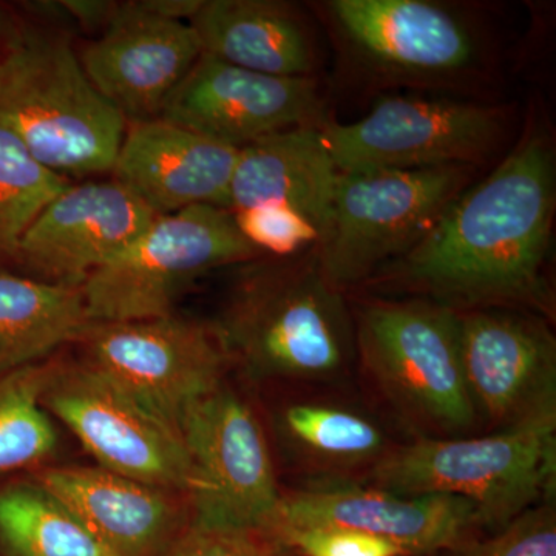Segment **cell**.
<instances>
[{
  "instance_id": "9a60e30c",
  "label": "cell",
  "mask_w": 556,
  "mask_h": 556,
  "mask_svg": "<svg viewBox=\"0 0 556 556\" xmlns=\"http://www.w3.org/2000/svg\"><path fill=\"white\" fill-rule=\"evenodd\" d=\"M316 527L367 533L407 556H433L485 533L477 508L463 497L399 495L369 485L281 490L266 532Z\"/></svg>"
},
{
  "instance_id": "2e32d148",
  "label": "cell",
  "mask_w": 556,
  "mask_h": 556,
  "mask_svg": "<svg viewBox=\"0 0 556 556\" xmlns=\"http://www.w3.org/2000/svg\"><path fill=\"white\" fill-rule=\"evenodd\" d=\"M332 25L362 65L390 79L441 83L477 61V39L452 10L427 0H334Z\"/></svg>"
},
{
  "instance_id": "9c48e42d",
  "label": "cell",
  "mask_w": 556,
  "mask_h": 556,
  "mask_svg": "<svg viewBox=\"0 0 556 556\" xmlns=\"http://www.w3.org/2000/svg\"><path fill=\"white\" fill-rule=\"evenodd\" d=\"M78 343L83 364L177 430L186 413L217 390L233 368L214 324L175 313L148 320L94 321Z\"/></svg>"
},
{
  "instance_id": "277c9868",
  "label": "cell",
  "mask_w": 556,
  "mask_h": 556,
  "mask_svg": "<svg viewBox=\"0 0 556 556\" xmlns=\"http://www.w3.org/2000/svg\"><path fill=\"white\" fill-rule=\"evenodd\" d=\"M127 121L94 89L56 28H11L0 43V130L61 177L112 172Z\"/></svg>"
},
{
  "instance_id": "ba28073f",
  "label": "cell",
  "mask_w": 556,
  "mask_h": 556,
  "mask_svg": "<svg viewBox=\"0 0 556 556\" xmlns=\"http://www.w3.org/2000/svg\"><path fill=\"white\" fill-rule=\"evenodd\" d=\"M179 431L192 463V522L266 530L283 489L254 404L226 379L186 413Z\"/></svg>"
},
{
  "instance_id": "d4e9b609",
  "label": "cell",
  "mask_w": 556,
  "mask_h": 556,
  "mask_svg": "<svg viewBox=\"0 0 556 556\" xmlns=\"http://www.w3.org/2000/svg\"><path fill=\"white\" fill-rule=\"evenodd\" d=\"M60 362H42L0 376V475L53 455L58 434L42 396Z\"/></svg>"
},
{
  "instance_id": "3957f363",
  "label": "cell",
  "mask_w": 556,
  "mask_h": 556,
  "mask_svg": "<svg viewBox=\"0 0 556 556\" xmlns=\"http://www.w3.org/2000/svg\"><path fill=\"white\" fill-rule=\"evenodd\" d=\"M356 382L412 441L479 433L459 351L457 311L416 298L350 299Z\"/></svg>"
},
{
  "instance_id": "4316f807",
  "label": "cell",
  "mask_w": 556,
  "mask_h": 556,
  "mask_svg": "<svg viewBox=\"0 0 556 556\" xmlns=\"http://www.w3.org/2000/svg\"><path fill=\"white\" fill-rule=\"evenodd\" d=\"M433 556H556L554 500L530 508L497 532L470 538Z\"/></svg>"
},
{
  "instance_id": "8fae6325",
  "label": "cell",
  "mask_w": 556,
  "mask_h": 556,
  "mask_svg": "<svg viewBox=\"0 0 556 556\" xmlns=\"http://www.w3.org/2000/svg\"><path fill=\"white\" fill-rule=\"evenodd\" d=\"M42 405L101 468L189 495L192 463L181 431L97 369L60 362Z\"/></svg>"
},
{
  "instance_id": "7c38bea8",
  "label": "cell",
  "mask_w": 556,
  "mask_h": 556,
  "mask_svg": "<svg viewBox=\"0 0 556 556\" xmlns=\"http://www.w3.org/2000/svg\"><path fill=\"white\" fill-rule=\"evenodd\" d=\"M459 351L479 433L556 416V340L532 311H457Z\"/></svg>"
},
{
  "instance_id": "d6a6232c",
  "label": "cell",
  "mask_w": 556,
  "mask_h": 556,
  "mask_svg": "<svg viewBox=\"0 0 556 556\" xmlns=\"http://www.w3.org/2000/svg\"><path fill=\"white\" fill-rule=\"evenodd\" d=\"M11 24L10 21L7 20L5 14L2 13V10H0V43L3 42V39L7 38V35H9L11 30Z\"/></svg>"
},
{
  "instance_id": "f546056e",
  "label": "cell",
  "mask_w": 556,
  "mask_h": 556,
  "mask_svg": "<svg viewBox=\"0 0 556 556\" xmlns=\"http://www.w3.org/2000/svg\"><path fill=\"white\" fill-rule=\"evenodd\" d=\"M299 556H407L390 541L348 529H283L269 532Z\"/></svg>"
},
{
  "instance_id": "6da1fadb",
  "label": "cell",
  "mask_w": 556,
  "mask_h": 556,
  "mask_svg": "<svg viewBox=\"0 0 556 556\" xmlns=\"http://www.w3.org/2000/svg\"><path fill=\"white\" fill-rule=\"evenodd\" d=\"M555 204L554 150L543 131L527 130L489 177L464 190L415 247L362 288L455 311L511 308L551 318L544 268Z\"/></svg>"
},
{
  "instance_id": "5b68a950",
  "label": "cell",
  "mask_w": 556,
  "mask_h": 556,
  "mask_svg": "<svg viewBox=\"0 0 556 556\" xmlns=\"http://www.w3.org/2000/svg\"><path fill=\"white\" fill-rule=\"evenodd\" d=\"M556 416L490 433L405 441L380 464L369 486L399 495L463 497L485 533L554 500Z\"/></svg>"
},
{
  "instance_id": "4dcf8cb0",
  "label": "cell",
  "mask_w": 556,
  "mask_h": 556,
  "mask_svg": "<svg viewBox=\"0 0 556 556\" xmlns=\"http://www.w3.org/2000/svg\"><path fill=\"white\" fill-rule=\"evenodd\" d=\"M65 14L89 31H102L112 24L118 13L119 3L102 0H64Z\"/></svg>"
},
{
  "instance_id": "8992f818",
  "label": "cell",
  "mask_w": 556,
  "mask_h": 556,
  "mask_svg": "<svg viewBox=\"0 0 556 556\" xmlns=\"http://www.w3.org/2000/svg\"><path fill=\"white\" fill-rule=\"evenodd\" d=\"M473 169L339 172L327 229L313 248L321 273L345 294L364 287L426 236Z\"/></svg>"
},
{
  "instance_id": "7402d4cb",
  "label": "cell",
  "mask_w": 556,
  "mask_h": 556,
  "mask_svg": "<svg viewBox=\"0 0 556 556\" xmlns=\"http://www.w3.org/2000/svg\"><path fill=\"white\" fill-rule=\"evenodd\" d=\"M203 53L283 78H311L313 36L298 11L277 0H204L189 22Z\"/></svg>"
},
{
  "instance_id": "5bb4252c",
  "label": "cell",
  "mask_w": 556,
  "mask_h": 556,
  "mask_svg": "<svg viewBox=\"0 0 556 556\" xmlns=\"http://www.w3.org/2000/svg\"><path fill=\"white\" fill-rule=\"evenodd\" d=\"M159 118L239 150L278 131L328 121L313 76L263 75L207 53H201Z\"/></svg>"
},
{
  "instance_id": "7a4b0ae2",
  "label": "cell",
  "mask_w": 556,
  "mask_h": 556,
  "mask_svg": "<svg viewBox=\"0 0 556 556\" xmlns=\"http://www.w3.org/2000/svg\"><path fill=\"white\" fill-rule=\"evenodd\" d=\"M214 327L233 368L255 382H356L351 302L321 273L313 249L241 265Z\"/></svg>"
},
{
  "instance_id": "484cf974",
  "label": "cell",
  "mask_w": 556,
  "mask_h": 556,
  "mask_svg": "<svg viewBox=\"0 0 556 556\" xmlns=\"http://www.w3.org/2000/svg\"><path fill=\"white\" fill-rule=\"evenodd\" d=\"M70 185L0 130V260L14 258L25 230Z\"/></svg>"
},
{
  "instance_id": "d6986e66",
  "label": "cell",
  "mask_w": 556,
  "mask_h": 556,
  "mask_svg": "<svg viewBox=\"0 0 556 556\" xmlns=\"http://www.w3.org/2000/svg\"><path fill=\"white\" fill-rule=\"evenodd\" d=\"M239 153L170 121H131L112 174L156 215L199 204L228 208Z\"/></svg>"
},
{
  "instance_id": "603a6c76",
  "label": "cell",
  "mask_w": 556,
  "mask_h": 556,
  "mask_svg": "<svg viewBox=\"0 0 556 556\" xmlns=\"http://www.w3.org/2000/svg\"><path fill=\"white\" fill-rule=\"evenodd\" d=\"M93 324L80 285L0 270V376L79 342Z\"/></svg>"
},
{
  "instance_id": "cb8c5ba5",
  "label": "cell",
  "mask_w": 556,
  "mask_h": 556,
  "mask_svg": "<svg viewBox=\"0 0 556 556\" xmlns=\"http://www.w3.org/2000/svg\"><path fill=\"white\" fill-rule=\"evenodd\" d=\"M0 538L16 556H115L39 482L0 490Z\"/></svg>"
},
{
  "instance_id": "30bf717a",
  "label": "cell",
  "mask_w": 556,
  "mask_h": 556,
  "mask_svg": "<svg viewBox=\"0 0 556 556\" xmlns=\"http://www.w3.org/2000/svg\"><path fill=\"white\" fill-rule=\"evenodd\" d=\"M339 172L477 167L504 134L503 110L448 100L391 97L353 124L320 127Z\"/></svg>"
},
{
  "instance_id": "ac0fdd59",
  "label": "cell",
  "mask_w": 556,
  "mask_h": 556,
  "mask_svg": "<svg viewBox=\"0 0 556 556\" xmlns=\"http://www.w3.org/2000/svg\"><path fill=\"white\" fill-rule=\"evenodd\" d=\"M203 53L189 22L166 20L119 3L112 24L83 47L79 61L94 89L127 123L159 118L179 83Z\"/></svg>"
},
{
  "instance_id": "4fadbf2b",
  "label": "cell",
  "mask_w": 556,
  "mask_h": 556,
  "mask_svg": "<svg viewBox=\"0 0 556 556\" xmlns=\"http://www.w3.org/2000/svg\"><path fill=\"white\" fill-rule=\"evenodd\" d=\"M274 412L277 441L299 479L292 489L367 485L405 441H412L356 386L287 387Z\"/></svg>"
},
{
  "instance_id": "52a82bcc",
  "label": "cell",
  "mask_w": 556,
  "mask_h": 556,
  "mask_svg": "<svg viewBox=\"0 0 556 556\" xmlns=\"http://www.w3.org/2000/svg\"><path fill=\"white\" fill-rule=\"evenodd\" d=\"M228 208L199 204L160 215L134 243L83 281L93 321H134L174 314L199 278L262 258Z\"/></svg>"
},
{
  "instance_id": "1f68e13d",
  "label": "cell",
  "mask_w": 556,
  "mask_h": 556,
  "mask_svg": "<svg viewBox=\"0 0 556 556\" xmlns=\"http://www.w3.org/2000/svg\"><path fill=\"white\" fill-rule=\"evenodd\" d=\"M204 0H141L142 9L166 20L190 22Z\"/></svg>"
},
{
  "instance_id": "f1b7e54d",
  "label": "cell",
  "mask_w": 556,
  "mask_h": 556,
  "mask_svg": "<svg viewBox=\"0 0 556 556\" xmlns=\"http://www.w3.org/2000/svg\"><path fill=\"white\" fill-rule=\"evenodd\" d=\"M160 556H299L265 530L190 525Z\"/></svg>"
},
{
  "instance_id": "e0dca14e",
  "label": "cell",
  "mask_w": 556,
  "mask_h": 556,
  "mask_svg": "<svg viewBox=\"0 0 556 556\" xmlns=\"http://www.w3.org/2000/svg\"><path fill=\"white\" fill-rule=\"evenodd\" d=\"M160 217L115 181L70 185L40 211L13 262L40 280L83 285Z\"/></svg>"
},
{
  "instance_id": "83f0119b",
  "label": "cell",
  "mask_w": 556,
  "mask_h": 556,
  "mask_svg": "<svg viewBox=\"0 0 556 556\" xmlns=\"http://www.w3.org/2000/svg\"><path fill=\"white\" fill-rule=\"evenodd\" d=\"M241 236L263 257L287 258L309 251L320 240L317 226L294 208L262 204L232 212Z\"/></svg>"
},
{
  "instance_id": "44dd1931",
  "label": "cell",
  "mask_w": 556,
  "mask_h": 556,
  "mask_svg": "<svg viewBox=\"0 0 556 556\" xmlns=\"http://www.w3.org/2000/svg\"><path fill=\"white\" fill-rule=\"evenodd\" d=\"M320 127L278 131L240 149L230 182L228 211L262 204L294 208L317 226L321 239L339 170L325 146Z\"/></svg>"
},
{
  "instance_id": "ffe728a7",
  "label": "cell",
  "mask_w": 556,
  "mask_h": 556,
  "mask_svg": "<svg viewBox=\"0 0 556 556\" xmlns=\"http://www.w3.org/2000/svg\"><path fill=\"white\" fill-rule=\"evenodd\" d=\"M38 482L115 556H160L182 530L170 490L105 468H49Z\"/></svg>"
}]
</instances>
